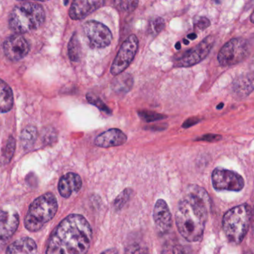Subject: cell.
<instances>
[{
  "label": "cell",
  "instance_id": "cell-3",
  "mask_svg": "<svg viewBox=\"0 0 254 254\" xmlns=\"http://www.w3.org/2000/svg\"><path fill=\"white\" fill-rule=\"evenodd\" d=\"M43 6L38 3L22 2L16 4L9 17V26L16 34H23L41 26L45 20Z\"/></svg>",
  "mask_w": 254,
  "mask_h": 254
},
{
  "label": "cell",
  "instance_id": "cell-34",
  "mask_svg": "<svg viewBox=\"0 0 254 254\" xmlns=\"http://www.w3.org/2000/svg\"><path fill=\"white\" fill-rule=\"evenodd\" d=\"M55 138H56V134H55V131H53V130H50V131L45 132L44 140L46 143L52 142L54 140H55Z\"/></svg>",
  "mask_w": 254,
  "mask_h": 254
},
{
  "label": "cell",
  "instance_id": "cell-15",
  "mask_svg": "<svg viewBox=\"0 0 254 254\" xmlns=\"http://www.w3.org/2000/svg\"><path fill=\"white\" fill-rule=\"evenodd\" d=\"M127 141L126 134L117 128L108 130L95 138V146L101 148H110L122 146Z\"/></svg>",
  "mask_w": 254,
  "mask_h": 254
},
{
  "label": "cell",
  "instance_id": "cell-14",
  "mask_svg": "<svg viewBox=\"0 0 254 254\" xmlns=\"http://www.w3.org/2000/svg\"><path fill=\"white\" fill-rule=\"evenodd\" d=\"M105 4L102 0H77L73 1L69 9V16L72 19H81L93 13Z\"/></svg>",
  "mask_w": 254,
  "mask_h": 254
},
{
  "label": "cell",
  "instance_id": "cell-11",
  "mask_svg": "<svg viewBox=\"0 0 254 254\" xmlns=\"http://www.w3.org/2000/svg\"><path fill=\"white\" fill-rule=\"evenodd\" d=\"M6 57L11 61H19L29 52V44L25 37L16 34L7 37L3 46Z\"/></svg>",
  "mask_w": 254,
  "mask_h": 254
},
{
  "label": "cell",
  "instance_id": "cell-8",
  "mask_svg": "<svg viewBox=\"0 0 254 254\" xmlns=\"http://www.w3.org/2000/svg\"><path fill=\"white\" fill-rule=\"evenodd\" d=\"M138 49V40L134 34L130 35L121 46L117 56L111 67L113 76H119L129 66L134 59Z\"/></svg>",
  "mask_w": 254,
  "mask_h": 254
},
{
  "label": "cell",
  "instance_id": "cell-25",
  "mask_svg": "<svg viewBox=\"0 0 254 254\" xmlns=\"http://www.w3.org/2000/svg\"><path fill=\"white\" fill-rule=\"evenodd\" d=\"M138 115L143 120L147 122L161 120V119L167 117V116L161 114V113H155V112L153 111H149V110H142V111H139Z\"/></svg>",
  "mask_w": 254,
  "mask_h": 254
},
{
  "label": "cell",
  "instance_id": "cell-10",
  "mask_svg": "<svg viewBox=\"0 0 254 254\" xmlns=\"http://www.w3.org/2000/svg\"><path fill=\"white\" fill-rule=\"evenodd\" d=\"M83 31L90 41L91 46L105 48L113 40V34L108 27L95 20H89L83 24Z\"/></svg>",
  "mask_w": 254,
  "mask_h": 254
},
{
  "label": "cell",
  "instance_id": "cell-19",
  "mask_svg": "<svg viewBox=\"0 0 254 254\" xmlns=\"http://www.w3.org/2000/svg\"><path fill=\"white\" fill-rule=\"evenodd\" d=\"M133 86V78L128 73H123L117 76L112 82V89L119 94L128 92Z\"/></svg>",
  "mask_w": 254,
  "mask_h": 254
},
{
  "label": "cell",
  "instance_id": "cell-6",
  "mask_svg": "<svg viewBox=\"0 0 254 254\" xmlns=\"http://www.w3.org/2000/svg\"><path fill=\"white\" fill-rule=\"evenodd\" d=\"M249 54L247 40L237 37L229 40L218 54V61L222 67H231L244 61Z\"/></svg>",
  "mask_w": 254,
  "mask_h": 254
},
{
  "label": "cell",
  "instance_id": "cell-1",
  "mask_svg": "<svg viewBox=\"0 0 254 254\" xmlns=\"http://www.w3.org/2000/svg\"><path fill=\"white\" fill-rule=\"evenodd\" d=\"M209 197L198 186H190L179 201L176 213V227L181 235L190 243L201 241L208 216Z\"/></svg>",
  "mask_w": 254,
  "mask_h": 254
},
{
  "label": "cell",
  "instance_id": "cell-18",
  "mask_svg": "<svg viewBox=\"0 0 254 254\" xmlns=\"http://www.w3.org/2000/svg\"><path fill=\"white\" fill-rule=\"evenodd\" d=\"M13 104L12 89L7 83L0 79V113H6L11 110Z\"/></svg>",
  "mask_w": 254,
  "mask_h": 254
},
{
  "label": "cell",
  "instance_id": "cell-38",
  "mask_svg": "<svg viewBox=\"0 0 254 254\" xmlns=\"http://www.w3.org/2000/svg\"><path fill=\"white\" fill-rule=\"evenodd\" d=\"M176 48L178 49V50H179V49H181V43L180 42H178L176 44Z\"/></svg>",
  "mask_w": 254,
  "mask_h": 254
},
{
  "label": "cell",
  "instance_id": "cell-26",
  "mask_svg": "<svg viewBox=\"0 0 254 254\" xmlns=\"http://www.w3.org/2000/svg\"><path fill=\"white\" fill-rule=\"evenodd\" d=\"M86 98H87L89 103L93 104V105L96 106L100 110L108 113V114H111V110H110V109L109 108V107L106 105L105 103H104L102 100L100 99L98 97L95 96V95H92V94L89 93L86 95Z\"/></svg>",
  "mask_w": 254,
  "mask_h": 254
},
{
  "label": "cell",
  "instance_id": "cell-13",
  "mask_svg": "<svg viewBox=\"0 0 254 254\" xmlns=\"http://www.w3.org/2000/svg\"><path fill=\"white\" fill-rule=\"evenodd\" d=\"M153 219L160 232L167 234L173 227V217L168 205L164 200L159 199L155 203Z\"/></svg>",
  "mask_w": 254,
  "mask_h": 254
},
{
  "label": "cell",
  "instance_id": "cell-9",
  "mask_svg": "<svg viewBox=\"0 0 254 254\" xmlns=\"http://www.w3.org/2000/svg\"><path fill=\"white\" fill-rule=\"evenodd\" d=\"M214 43L215 39L213 36L205 37L194 49L188 51L185 55L176 60L174 67H189L198 64L209 55Z\"/></svg>",
  "mask_w": 254,
  "mask_h": 254
},
{
  "label": "cell",
  "instance_id": "cell-17",
  "mask_svg": "<svg viewBox=\"0 0 254 254\" xmlns=\"http://www.w3.org/2000/svg\"><path fill=\"white\" fill-rule=\"evenodd\" d=\"M37 245L32 239L24 237L10 244L6 250V254H36Z\"/></svg>",
  "mask_w": 254,
  "mask_h": 254
},
{
  "label": "cell",
  "instance_id": "cell-2",
  "mask_svg": "<svg viewBox=\"0 0 254 254\" xmlns=\"http://www.w3.org/2000/svg\"><path fill=\"white\" fill-rule=\"evenodd\" d=\"M92 230L81 215L71 214L59 224L49 240L46 254H86Z\"/></svg>",
  "mask_w": 254,
  "mask_h": 254
},
{
  "label": "cell",
  "instance_id": "cell-22",
  "mask_svg": "<svg viewBox=\"0 0 254 254\" xmlns=\"http://www.w3.org/2000/svg\"><path fill=\"white\" fill-rule=\"evenodd\" d=\"M68 54L70 60L77 62L80 58V44L77 34L74 33L68 45Z\"/></svg>",
  "mask_w": 254,
  "mask_h": 254
},
{
  "label": "cell",
  "instance_id": "cell-28",
  "mask_svg": "<svg viewBox=\"0 0 254 254\" xmlns=\"http://www.w3.org/2000/svg\"><path fill=\"white\" fill-rule=\"evenodd\" d=\"M125 254H149L147 249L138 243L129 245L125 250Z\"/></svg>",
  "mask_w": 254,
  "mask_h": 254
},
{
  "label": "cell",
  "instance_id": "cell-39",
  "mask_svg": "<svg viewBox=\"0 0 254 254\" xmlns=\"http://www.w3.org/2000/svg\"><path fill=\"white\" fill-rule=\"evenodd\" d=\"M224 107V103H221L220 104H219V105L217 106V109L219 110V109H222V107Z\"/></svg>",
  "mask_w": 254,
  "mask_h": 254
},
{
  "label": "cell",
  "instance_id": "cell-12",
  "mask_svg": "<svg viewBox=\"0 0 254 254\" xmlns=\"http://www.w3.org/2000/svg\"><path fill=\"white\" fill-rule=\"evenodd\" d=\"M19 222L16 212L0 211V250L16 232Z\"/></svg>",
  "mask_w": 254,
  "mask_h": 254
},
{
  "label": "cell",
  "instance_id": "cell-35",
  "mask_svg": "<svg viewBox=\"0 0 254 254\" xmlns=\"http://www.w3.org/2000/svg\"><path fill=\"white\" fill-rule=\"evenodd\" d=\"M101 254H119V252H118L116 249H108V250H106L105 252H102Z\"/></svg>",
  "mask_w": 254,
  "mask_h": 254
},
{
  "label": "cell",
  "instance_id": "cell-31",
  "mask_svg": "<svg viewBox=\"0 0 254 254\" xmlns=\"http://www.w3.org/2000/svg\"><path fill=\"white\" fill-rule=\"evenodd\" d=\"M222 139V136L216 135V134H206V135L202 136L200 138L197 139L196 140H201V141L210 142V143H213V142H217Z\"/></svg>",
  "mask_w": 254,
  "mask_h": 254
},
{
  "label": "cell",
  "instance_id": "cell-33",
  "mask_svg": "<svg viewBox=\"0 0 254 254\" xmlns=\"http://www.w3.org/2000/svg\"><path fill=\"white\" fill-rule=\"evenodd\" d=\"M200 122V119L198 118H190V119H187L185 122H184L182 127L185 128H190V127L192 126V125H195Z\"/></svg>",
  "mask_w": 254,
  "mask_h": 254
},
{
  "label": "cell",
  "instance_id": "cell-24",
  "mask_svg": "<svg viewBox=\"0 0 254 254\" xmlns=\"http://www.w3.org/2000/svg\"><path fill=\"white\" fill-rule=\"evenodd\" d=\"M15 146H16V142L13 137H10L6 143L5 148L2 152V162L4 164H8L13 157V152L15 151Z\"/></svg>",
  "mask_w": 254,
  "mask_h": 254
},
{
  "label": "cell",
  "instance_id": "cell-5",
  "mask_svg": "<svg viewBox=\"0 0 254 254\" xmlns=\"http://www.w3.org/2000/svg\"><path fill=\"white\" fill-rule=\"evenodd\" d=\"M251 219L252 210L247 204L234 207L224 216V231L231 243H242L249 231Z\"/></svg>",
  "mask_w": 254,
  "mask_h": 254
},
{
  "label": "cell",
  "instance_id": "cell-36",
  "mask_svg": "<svg viewBox=\"0 0 254 254\" xmlns=\"http://www.w3.org/2000/svg\"><path fill=\"white\" fill-rule=\"evenodd\" d=\"M188 37L190 39V40H195V39L197 38V35L195 33H192V34H188Z\"/></svg>",
  "mask_w": 254,
  "mask_h": 254
},
{
  "label": "cell",
  "instance_id": "cell-7",
  "mask_svg": "<svg viewBox=\"0 0 254 254\" xmlns=\"http://www.w3.org/2000/svg\"><path fill=\"white\" fill-rule=\"evenodd\" d=\"M212 182L213 187L218 191L239 192L245 185L244 179L238 173L220 167L213 170Z\"/></svg>",
  "mask_w": 254,
  "mask_h": 254
},
{
  "label": "cell",
  "instance_id": "cell-40",
  "mask_svg": "<svg viewBox=\"0 0 254 254\" xmlns=\"http://www.w3.org/2000/svg\"><path fill=\"white\" fill-rule=\"evenodd\" d=\"M184 43H185V44L188 45L189 44V41H188V40H184Z\"/></svg>",
  "mask_w": 254,
  "mask_h": 254
},
{
  "label": "cell",
  "instance_id": "cell-4",
  "mask_svg": "<svg viewBox=\"0 0 254 254\" xmlns=\"http://www.w3.org/2000/svg\"><path fill=\"white\" fill-rule=\"evenodd\" d=\"M58 201L52 193H46L33 201L25 219V226L28 231H40L50 222L58 211Z\"/></svg>",
  "mask_w": 254,
  "mask_h": 254
},
{
  "label": "cell",
  "instance_id": "cell-30",
  "mask_svg": "<svg viewBox=\"0 0 254 254\" xmlns=\"http://www.w3.org/2000/svg\"><path fill=\"white\" fill-rule=\"evenodd\" d=\"M120 4L121 8L127 12H131L137 7L138 4L137 1H118Z\"/></svg>",
  "mask_w": 254,
  "mask_h": 254
},
{
  "label": "cell",
  "instance_id": "cell-41",
  "mask_svg": "<svg viewBox=\"0 0 254 254\" xmlns=\"http://www.w3.org/2000/svg\"><path fill=\"white\" fill-rule=\"evenodd\" d=\"M252 67H253V69L254 70V57L253 58V61H252Z\"/></svg>",
  "mask_w": 254,
  "mask_h": 254
},
{
  "label": "cell",
  "instance_id": "cell-27",
  "mask_svg": "<svg viewBox=\"0 0 254 254\" xmlns=\"http://www.w3.org/2000/svg\"><path fill=\"white\" fill-rule=\"evenodd\" d=\"M130 194H131V190H130V189H125V190L117 197L116 201H115V208L117 209V210L122 209V207H124V205L126 204L127 201H128V198H129Z\"/></svg>",
  "mask_w": 254,
  "mask_h": 254
},
{
  "label": "cell",
  "instance_id": "cell-20",
  "mask_svg": "<svg viewBox=\"0 0 254 254\" xmlns=\"http://www.w3.org/2000/svg\"><path fill=\"white\" fill-rule=\"evenodd\" d=\"M37 137V128L34 126L26 127L21 134V143L24 147L30 148L35 143Z\"/></svg>",
  "mask_w": 254,
  "mask_h": 254
},
{
  "label": "cell",
  "instance_id": "cell-32",
  "mask_svg": "<svg viewBox=\"0 0 254 254\" xmlns=\"http://www.w3.org/2000/svg\"><path fill=\"white\" fill-rule=\"evenodd\" d=\"M210 25V21L206 17H200L195 22V26L200 30H204Z\"/></svg>",
  "mask_w": 254,
  "mask_h": 254
},
{
  "label": "cell",
  "instance_id": "cell-42",
  "mask_svg": "<svg viewBox=\"0 0 254 254\" xmlns=\"http://www.w3.org/2000/svg\"><path fill=\"white\" fill-rule=\"evenodd\" d=\"M246 254H254L252 252H246Z\"/></svg>",
  "mask_w": 254,
  "mask_h": 254
},
{
  "label": "cell",
  "instance_id": "cell-37",
  "mask_svg": "<svg viewBox=\"0 0 254 254\" xmlns=\"http://www.w3.org/2000/svg\"><path fill=\"white\" fill-rule=\"evenodd\" d=\"M251 22H252V23L254 24V10L253 11V13H252V15H251Z\"/></svg>",
  "mask_w": 254,
  "mask_h": 254
},
{
  "label": "cell",
  "instance_id": "cell-23",
  "mask_svg": "<svg viewBox=\"0 0 254 254\" xmlns=\"http://www.w3.org/2000/svg\"><path fill=\"white\" fill-rule=\"evenodd\" d=\"M165 28V22L161 17H155L151 19L149 24V34L152 35H157L159 34L164 28Z\"/></svg>",
  "mask_w": 254,
  "mask_h": 254
},
{
  "label": "cell",
  "instance_id": "cell-29",
  "mask_svg": "<svg viewBox=\"0 0 254 254\" xmlns=\"http://www.w3.org/2000/svg\"><path fill=\"white\" fill-rule=\"evenodd\" d=\"M235 89H237V92H241L243 89V95L245 94L250 93L252 90H253V87H252V84L249 83L248 81L246 79H243L242 81H239L238 83L235 85Z\"/></svg>",
  "mask_w": 254,
  "mask_h": 254
},
{
  "label": "cell",
  "instance_id": "cell-21",
  "mask_svg": "<svg viewBox=\"0 0 254 254\" xmlns=\"http://www.w3.org/2000/svg\"><path fill=\"white\" fill-rule=\"evenodd\" d=\"M161 254H192L189 248L176 242H169L163 248Z\"/></svg>",
  "mask_w": 254,
  "mask_h": 254
},
{
  "label": "cell",
  "instance_id": "cell-16",
  "mask_svg": "<svg viewBox=\"0 0 254 254\" xmlns=\"http://www.w3.org/2000/svg\"><path fill=\"white\" fill-rule=\"evenodd\" d=\"M82 187V179L75 173L69 172L61 177L58 184V190L61 196L69 198L73 193L79 192Z\"/></svg>",
  "mask_w": 254,
  "mask_h": 254
}]
</instances>
